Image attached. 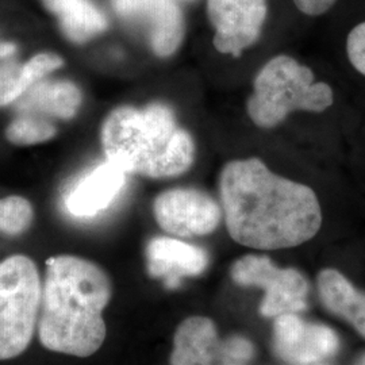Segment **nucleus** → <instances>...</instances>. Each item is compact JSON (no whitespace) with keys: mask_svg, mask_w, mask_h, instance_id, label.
<instances>
[{"mask_svg":"<svg viewBox=\"0 0 365 365\" xmlns=\"http://www.w3.org/2000/svg\"><path fill=\"white\" fill-rule=\"evenodd\" d=\"M319 295L327 309L351 322L365 337V294L334 269H325L318 276Z\"/></svg>","mask_w":365,"mask_h":365,"instance_id":"obj_15","label":"nucleus"},{"mask_svg":"<svg viewBox=\"0 0 365 365\" xmlns=\"http://www.w3.org/2000/svg\"><path fill=\"white\" fill-rule=\"evenodd\" d=\"M222 352L235 361H245L253 356V346L248 339L232 337L222 344Z\"/></svg>","mask_w":365,"mask_h":365,"instance_id":"obj_22","label":"nucleus"},{"mask_svg":"<svg viewBox=\"0 0 365 365\" xmlns=\"http://www.w3.org/2000/svg\"><path fill=\"white\" fill-rule=\"evenodd\" d=\"M33 221V207L25 197L9 196L0 200V232L16 235L24 233Z\"/></svg>","mask_w":365,"mask_h":365,"instance_id":"obj_17","label":"nucleus"},{"mask_svg":"<svg viewBox=\"0 0 365 365\" xmlns=\"http://www.w3.org/2000/svg\"><path fill=\"white\" fill-rule=\"evenodd\" d=\"M146 256L149 274L163 279L170 288L178 287L182 277L202 274L209 264L203 249L170 237L153 238Z\"/></svg>","mask_w":365,"mask_h":365,"instance_id":"obj_12","label":"nucleus"},{"mask_svg":"<svg viewBox=\"0 0 365 365\" xmlns=\"http://www.w3.org/2000/svg\"><path fill=\"white\" fill-rule=\"evenodd\" d=\"M232 277L241 286L264 288L265 298L260 310L265 317L295 313L306 309L309 284L304 276L291 268H277L265 256L249 255L235 261Z\"/></svg>","mask_w":365,"mask_h":365,"instance_id":"obj_6","label":"nucleus"},{"mask_svg":"<svg viewBox=\"0 0 365 365\" xmlns=\"http://www.w3.org/2000/svg\"><path fill=\"white\" fill-rule=\"evenodd\" d=\"M222 365H241L240 364V361H235V360H232V359H229V357H226L225 356V360H223V364Z\"/></svg>","mask_w":365,"mask_h":365,"instance_id":"obj_25","label":"nucleus"},{"mask_svg":"<svg viewBox=\"0 0 365 365\" xmlns=\"http://www.w3.org/2000/svg\"><path fill=\"white\" fill-rule=\"evenodd\" d=\"M300 13L318 16L329 11L337 0H292Z\"/></svg>","mask_w":365,"mask_h":365,"instance_id":"obj_23","label":"nucleus"},{"mask_svg":"<svg viewBox=\"0 0 365 365\" xmlns=\"http://www.w3.org/2000/svg\"><path fill=\"white\" fill-rule=\"evenodd\" d=\"M19 108L68 119L78 111L81 92L71 81H38L19 99Z\"/></svg>","mask_w":365,"mask_h":365,"instance_id":"obj_14","label":"nucleus"},{"mask_svg":"<svg viewBox=\"0 0 365 365\" xmlns=\"http://www.w3.org/2000/svg\"><path fill=\"white\" fill-rule=\"evenodd\" d=\"M155 217L163 230L178 237L212 233L221 222V209L207 194L192 188H175L157 196Z\"/></svg>","mask_w":365,"mask_h":365,"instance_id":"obj_8","label":"nucleus"},{"mask_svg":"<svg viewBox=\"0 0 365 365\" xmlns=\"http://www.w3.org/2000/svg\"><path fill=\"white\" fill-rule=\"evenodd\" d=\"M41 297L33 261L16 255L0 262V360L26 351L36 330Z\"/></svg>","mask_w":365,"mask_h":365,"instance_id":"obj_5","label":"nucleus"},{"mask_svg":"<svg viewBox=\"0 0 365 365\" xmlns=\"http://www.w3.org/2000/svg\"><path fill=\"white\" fill-rule=\"evenodd\" d=\"M346 54L353 68L365 76V22L353 27L348 34Z\"/></svg>","mask_w":365,"mask_h":365,"instance_id":"obj_21","label":"nucleus"},{"mask_svg":"<svg viewBox=\"0 0 365 365\" xmlns=\"http://www.w3.org/2000/svg\"><path fill=\"white\" fill-rule=\"evenodd\" d=\"M16 52V46L10 42H1L0 43V58H7Z\"/></svg>","mask_w":365,"mask_h":365,"instance_id":"obj_24","label":"nucleus"},{"mask_svg":"<svg viewBox=\"0 0 365 365\" xmlns=\"http://www.w3.org/2000/svg\"><path fill=\"white\" fill-rule=\"evenodd\" d=\"M119 16L144 29L153 52L167 57L182 43L185 25L175 0H113Z\"/></svg>","mask_w":365,"mask_h":365,"instance_id":"obj_9","label":"nucleus"},{"mask_svg":"<svg viewBox=\"0 0 365 365\" xmlns=\"http://www.w3.org/2000/svg\"><path fill=\"white\" fill-rule=\"evenodd\" d=\"M357 365H365V354L363 356V357H361V360L359 361V364Z\"/></svg>","mask_w":365,"mask_h":365,"instance_id":"obj_26","label":"nucleus"},{"mask_svg":"<svg viewBox=\"0 0 365 365\" xmlns=\"http://www.w3.org/2000/svg\"><path fill=\"white\" fill-rule=\"evenodd\" d=\"M30 87L24 66L15 63L0 66V107L16 102Z\"/></svg>","mask_w":365,"mask_h":365,"instance_id":"obj_19","label":"nucleus"},{"mask_svg":"<svg viewBox=\"0 0 365 365\" xmlns=\"http://www.w3.org/2000/svg\"><path fill=\"white\" fill-rule=\"evenodd\" d=\"M111 298L107 274L91 261L57 256L46 262L38 333L53 352L88 357L106 339L103 310Z\"/></svg>","mask_w":365,"mask_h":365,"instance_id":"obj_2","label":"nucleus"},{"mask_svg":"<svg viewBox=\"0 0 365 365\" xmlns=\"http://www.w3.org/2000/svg\"><path fill=\"white\" fill-rule=\"evenodd\" d=\"M125 185L126 172L107 160L72 185L64 200L66 210L78 218L95 217L117 199Z\"/></svg>","mask_w":365,"mask_h":365,"instance_id":"obj_11","label":"nucleus"},{"mask_svg":"<svg viewBox=\"0 0 365 365\" xmlns=\"http://www.w3.org/2000/svg\"><path fill=\"white\" fill-rule=\"evenodd\" d=\"M64 61L60 56L53 53H39L31 57L26 64H24L27 78L31 87L41 81L46 75H49L54 69L63 66Z\"/></svg>","mask_w":365,"mask_h":365,"instance_id":"obj_20","label":"nucleus"},{"mask_svg":"<svg viewBox=\"0 0 365 365\" xmlns=\"http://www.w3.org/2000/svg\"><path fill=\"white\" fill-rule=\"evenodd\" d=\"M223 360L225 354L211 319L191 317L178 327L170 365H222Z\"/></svg>","mask_w":365,"mask_h":365,"instance_id":"obj_13","label":"nucleus"},{"mask_svg":"<svg viewBox=\"0 0 365 365\" xmlns=\"http://www.w3.org/2000/svg\"><path fill=\"white\" fill-rule=\"evenodd\" d=\"M220 194L229 235L249 248L298 247L312 240L322 225L313 190L276 175L255 157L223 167Z\"/></svg>","mask_w":365,"mask_h":365,"instance_id":"obj_1","label":"nucleus"},{"mask_svg":"<svg viewBox=\"0 0 365 365\" xmlns=\"http://www.w3.org/2000/svg\"><path fill=\"white\" fill-rule=\"evenodd\" d=\"M333 102L334 92L327 83L315 81L309 66L280 54L257 73L247 110L256 126L272 129L295 111L324 113Z\"/></svg>","mask_w":365,"mask_h":365,"instance_id":"obj_4","label":"nucleus"},{"mask_svg":"<svg viewBox=\"0 0 365 365\" xmlns=\"http://www.w3.org/2000/svg\"><path fill=\"white\" fill-rule=\"evenodd\" d=\"M102 145L108 161L149 178L178 176L195 156L192 137L178 126L170 107L158 103L114 110L103 123Z\"/></svg>","mask_w":365,"mask_h":365,"instance_id":"obj_3","label":"nucleus"},{"mask_svg":"<svg viewBox=\"0 0 365 365\" xmlns=\"http://www.w3.org/2000/svg\"><path fill=\"white\" fill-rule=\"evenodd\" d=\"M267 14V0H207L215 49L238 57L260 37Z\"/></svg>","mask_w":365,"mask_h":365,"instance_id":"obj_7","label":"nucleus"},{"mask_svg":"<svg viewBox=\"0 0 365 365\" xmlns=\"http://www.w3.org/2000/svg\"><path fill=\"white\" fill-rule=\"evenodd\" d=\"M46 9L58 18L64 34L73 42H86L105 31V14L92 0H43Z\"/></svg>","mask_w":365,"mask_h":365,"instance_id":"obj_16","label":"nucleus"},{"mask_svg":"<svg viewBox=\"0 0 365 365\" xmlns=\"http://www.w3.org/2000/svg\"><path fill=\"white\" fill-rule=\"evenodd\" d=\"M337 348L339 339L331 329L304 324L294 314L277 315L274 349L286 361L309 364L333 356Z\"/></svg>","mask_w":365,"mask_h":365,"instance_id":"obj_10","label":"nucleus"},{"mask_svg":"<svg viewBox=\"0 0 365 365\" xmlns=\"http://www.w3.org/2000/svg\"><path fill=\"white\" fill-rule=\"evenodd\" d=\"M56 129L43 119L21 117L7 128L6 137L15 145H33L48 141L54 137Z\"/></svg>","mask_w":365,"mask_h":365,"instance_id":"obj_18","label":"nucleus"}]
</instances>
